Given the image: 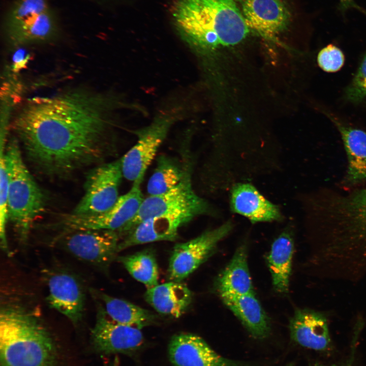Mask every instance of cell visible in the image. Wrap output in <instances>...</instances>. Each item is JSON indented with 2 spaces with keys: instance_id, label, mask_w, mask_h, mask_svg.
I'll list each match as a JSON object with an SVG mask.
<instances>
[{
  "instance_id": "1",
  "label": "cell",
  "mask_w": 366,
  "mask_h": 366,
  "mask_svg": "<svg viewBox=\"0 0 366 366\" xmlns=\"http://www.w3.org/2000/svg\"><path fill=\"white\" fill-rule=\"evenodd\" d=\"M108 106L106 97L85 88L35 98L16 114L12 130L38 172L65 177L106 155Z\"/></svg>"
},
{
  "instance_id": "2",
  "label": "cell",
  "mask_w": 366,
  "mask_h": 366,
  "mask_svg": "<svg viewBox=\"0 0 366 366\" xmlns=\"http://www.w3.org/2000/svg\"><path fill=\"white\" fill-rule=\"evenodd\" d=\"M316 207L322 258L343 268L366 266V189L326 195Z\"/></svg>"
},
{
  "instance_id": "3",
  "label": "cell",
  "mask_w": 366,
  "mask_h": 366,
  "mask_svg": "<svg viewBox=\"0 0 366 366\" xmlns=\"http://www.w3.org/2000/svg\"><path fill=\"white\" fill-rule=\"evenodd\" d=\"M173 17L184 38L202 48L235 45L249 32L234 0H178Z\"/></svg>"
},
{
  "instance_id": "4",
  "label": "cell",
  "mask_w": 366,
  "mask_h": 366,
  "mask_svg": "<svg viewBox=\"0 0 366 366\" xmlns=\"http://www.w3.org/2000/svg\"><path fill=\"white\" fill-rule=\"evenodd\" d=\"M52 339L32 311L15 303L0 311L1 366H56Z\"/></svg>"
},
{
  "instance_id": "5",
  "label": "cell",
  "mask_w": 366,
  "mask_h": 366,
  "mask_svg": "<svg viewBox=\"0 0 366 366\" xmlns=\"http://www.w3.org/2000/svg\"><path fill=\"white\" fill-rule=\"evenodd\" d=\"M5 155L9 181L8 218L19 239L25 242L36 219L44 210L45 196L23 161L17 139L10 140Z\"/></svg>"
},
{
  "instance_id": "6",
  "label": "cell",
  "mask_w": 366,
  "mask_h": 366,
  "mask_svg": "<svg viewBox=\"0 0 366 366\" xmlns=\"http://www.w3.org/2000/svg\"><path fill=\"white\" fill-rule=\"evenodd\" d=\"M210 207L207 202L195 192L192 182L191 166L186 164L180 181L168 191L144 198L135 216L117 232L126 236L141 222L163 215L189 214L196 217L207 214Z\"/></svg>"
},
{
  "instance_id": "7",
  "label": "cell",
  "mask_w": 366,
  "mask_h": 366,
  "mask_svg": "<svg viewBox=\"0 0 366 366\" xmlns=\"http://www.w3.org/2000/svg\"><path fill=\"white\" fill-rule=\"evenodd\" d=\"M135 181L130 190L120 196L114 205L107 211L94 215L65 216L56 224L60 230L59 236L80 230H109L118 231L136 215L143 199L140 185Z\"/></svg>"
},
{
  "instance_id": "8",
  "label": "cell",
  "mask_w": 366,
  "mask_h": 366,
  "mask_svg": "<svg viewBox=\"0 0 366 366\" xmlns=\"http://www.w3.org/2000/svg\"><path fill=\"white\" fill-rule=\"evenodd\" d=\"M123 177L120 159L93 169L86 177L84 194L72 214L94 215L109 210L119 197Z\"/></svg>"
},
{
  "instance_id": "9",
  "label": "cell",
  "mask_w": 366,
  "mask_h": 366,
  "mask_svg": "<svg viewBox=\"0 0 366 366\" xmlns=\"http://www.w3.org/2000/svg\"><path fill=\"white\" fill-rule=\"evenodd\" d=\"M232 227V223L228 221L193 239L175 245L169 262V280L181 282L189 277L211 255L218 243L229 233Z\"/></svg>"
},
{
  "instance_id": "10",
  "label": "cell",
  "mask_w": 366,
  "mask_h": 366,
  "mask_svg": "<svg viewBox=\"0 0 366 366\" xmlns=\"http://www.w3.org/2000/svg\"><path fill=\"white\" fill-rule=\"evenodd\" d=\"M62 247L77 259L105 268L118 253L120 237L116 231L80 230L58 236Z\"/></svg>"
},
{
  "instance_id": "11",
  "label": "cell",
  "mask_w": 366,
  "mask_h": 366,
  "mask_svg": "<svg viewBox=\"0 0 366 366\" xmlns=\"http://www.w3.org/2000/svg\"><path fill=\"white\" fill-rule=\"evenodd\" d=\"M171 118L161 117L138 131V140L120 159L124 178L142 181L145 172L155 158L171 125Z\"/></svg>"
},
{
  "instance_id": "12",
  "label": "cell",
  "mask_w": 366,
  "mask_h": 366,
  "mask_svg": "<svg viewBox=\"0 0 366 366\" xmlns=\"http://www.w3.org/2000/svg\"><path fill=\"white\" fill-rule=\"evenodd\" d=\"M92 338L96 349L103 354L130 353L138 350L143 343L140 329L116 322L98 305Z\"/></svg>"
},
{
  "instance_id": "13",
  "label": "cell",
  "mask_w": 366,
  "mask_h": 366,
  "mask_svg": "<svg viewBox=\"0 0 366 366\" xmlns=\"http://www.w3.org/2000/svg\"><path fill=\"white\" fill-rule=\"evenodd\" d=\"M168 355L174 366H249L222 356L203 339L191 333L173 336L168 345Z\"/></svg>"
},
{
  "instance_id": "14",
  "label": "cell",
  "mask_w": 366,
  "mask_h": 366,
  "mask_svg": "<svg viewBox=\"0 0 366 366\" xmlns=\"http://www.w3.org/2000/svg\"><path fill=\"white\" fill-rule=\"evenodd\" d=\"M49 307L67 317L73 323L81 320L84 311L85 296L78 278L65 271L51 273L47 279Z\"/></svg>"
},
{
  "instance_id": "15",
  "label": "cell",
  "mask_w": 366,
  "mask_h": 366,
  "mask_svg": "<svg viewBox=\"0 0 366 366\" xmlns=\"http://www.w3.org/2000/svg\"><path fill=\"white\" fill-rule=\"evenodd\" d=\"M242 15L249 28L272 38L286 28L290 11L283 0H241Z\"/></svg>"
},
{
  "instance_id": "16",
  "label": "cell",
  "mask_w": 366,
  "mask_h": 366,
  "mask_svg": "<svg viewBox=\"0 0 366 366\" xmlns=\"http://www.w3.org/2000/svg\"><path fill=\"white\" fill-rule=\"evenodd\" d=\"M195 217L189 214L163 215L137 225L120 241L118 252L129 247L157 241H173L179 228Z\"/></svg>"
},
{
  "instance_id": "17",
  "label": "cell",
  "mask_w": 366,
  "mask_h": 366,
  "mask_svg": "<svg viewBox=\"0 0 366 366\" xmlns=\"http://www.w3.org/2000/svg\"><path fill=\"white\" fill-rule=\"evenodd\" d=\"M337 128L348 158L344 178L347 186H354L366 179V132L346 124L332 114L324 111Z\"/></svg>"
},
{
  "instance_id": "18",
  "label": "cell",
  "mask_w": 366,
  "mask_h": 366,
  "mask_svg": "<svg viewBox=\"0 0 366 366\" xmlns=\"http://www.w3.org/2000/svg\"><path fill=\"white\" fill-rule=\"evenodd\" d=\"M289 328L292 340L307 348L324 350L330 343L327 320L320 312L309 309L296 310Z\"/></svg>"
},
{
  "instance_id": "19",
  "label": "cell",
  "mask_w": 366,
  "mask_h": 366,
  "mask_svg": "<svg viewBox=\"0 0 366 366\" xmlns=\"http://www.w3.org/2000/svg\"><path fill=\"white\" fill-rule=\"evenodd\" d=\"M230 207L232 211L247 217L253 223L278 221L282 218L279 208L247 183L238 184L233 187Z\"/></svg>"
},
{
  "instance_id": "20",
  "label": "cell",
  "mask_w": 366,
  "mask_h": 366,
  "mask_svg": "<svg viewBox=\"0 0 366 366\" xmlns=\"http://www.w3.org/2000/svg\"><path fill=\"white\" fill-rule=\"evenodd\" d=\"M144 297L158 313L174 318L182 316L192 300L191 291L186 285L171 281L147 289Z\"/></svg>"
},
{
  "instance_id": "21",
  "label": "cell",
  "mask_w": 366,
  "mask_h": 366,
  "mask_svg": "<svg viewBox=\"0 0 366 366\" xmlns=\"http://www.w3.org/2000/svg\"><path fill=\"white\" fill-rule=\"evenodd\" d=\"M224 303L255 338L264 339L270 332L268 318L254 293L221 295Z\"/></svg>"
},
{
  "instance_id": "22",
  "label": "cell",
  "mask_w": 366,
  "mask_h": 366,
  "mask_svg": "<svg viewBox=\"0 0 366 366\" xmlns=\"http://www.w3.org/2000/svg\"><path fill=\"white\" fill-rule=\"evenodd\" d=\"M5 28L8 40L15 45L50 41L57 32L55 18L50 10Z\"/></svg>"
},
{
  "instance_id": "23",
  "label": "cell",
  "mask_w": 366,
  "mask_h": 366,
  "mask_svg": "<svg viewBox=\"0 0 366 366\" xmlns=\"http://www.w3.org/2000/svg\"><path fill=\"white\" fill-rule=\"evenodd\" d=\"M217 287L221 295H242L254 293L245 245L237 249L232 260L220 274Z\"/></svg>"
},
{
  "instance_id": "24",
  "label": "cell",
  "mask_w": 366,
  "mask_h": 366,
  "mask_svg": "<svg viewBox=\"0 0 366 366\" xmlns=\"http://www.w3.org/2000/svg\"><path fill=\"white\" fill-rule=\"evenodd\" d=\"M293 249L292 238L287 232L280 234L271 245L267 260L273 286L278 292L288 291Z\"/></svg>"
},
{
  "instance_id": "25",
  "label": "cell",
  "mask_w": 366,
  "mask_h": 366,
  "mask_svg": "<svg viewBox=\"0 0 366 366\" xmlns=\"http://www.w3.org/2000/svg\"><path fill=\"white\" fill-rule=\"evenodd\" d=\"M91 292L103 302L102 307L107 315L116 322L141 329L154 323L156 319L154 313L126 300L94 289Z\"/></svg>"
},
{
  "instance_id": "26",
  "label": "cell",
  "mask_w": 366,
  "mask_h": 366,
  "mask_svg": "<svg viewBox=\"0 0 366 366\" xmlns=\"http://www.w3.org/2000/svg\"><path fill=\"white\" fill-rule=\"evenodd\" d=\"M120 262L131 276L147 289L159 284V268L155 253L146 249L133 254L118 257Z\"/></svg>"
},
{
  "instance_id": "27",
  "label": "cell",
  "mask_w": 366,
  "mask_h": 366,
  "mask_svg": "<svg viewBox=\"0 0 366 366\" xmlns=\"http://www.w3.org/2000/svg\"><path fill=\"white\" fill-rule=\"evenodd\" d=\"M186 164L166 156L158 159L154 172L149 178L147 191L149 196L162 194L176 186L182 178Z\"/></svg>"
},
{
  "instance_id": "28",
  "label": "cell",
  "mask_w": 366,
  "mask_h": 366,
  "mask_svg": "<svg viewBox=\"0 0 366 366\" xmlns=\"http://www.w3.org/2000/svg\"><path fill=\"white\" fill-rule=\"evenodd\" d=\"M49 10L48 0H17L7 14L5 27L16 25Z\"/></svg>"
},
{
  "instance_id": "29",
  "label": "cell",
  "mask_w": 366,
  "mask_h": 366,
  "mask_svg": "<svg viewBox=\"0 0 366 366\" xmlns=\"http://www.w3.org/2000/svg\"><path fill=\"white\" fill-rule=\"evenodd\" d=\"M345 95L346 99L353 103H359L366 99V52Z\"/></svg>"
},
{
  "instance_id": "30",
  "label": "cell",
  "mask_w": 366,
  "mask_h": 366,
  "mask_svg": "<svg viewBox=\"0 0 366 366\" xmlns=\"http://www.w3.org/2000/svg\"><path fill=\"white\" fill-rule=\"evenodd\" d=\"M345 56L342 50L332 44L323 48L317 55V63L320 68L328 73L336 72L344 64Z\"/></svg>"
},
{
  "instance_id": "31",
  "label": "cell",
  "mask_w": 366,
  "mask_h": 366,
  "mask_svg": "<svg viewBox=\"0 0 366 366\" xmlns=\"http://www.w3.org/2000/svg\"><path fill=\"white\" fill-rule=\"evenodd\" d=\"M339 8L342 12L352 8L366 14L365 11L359 7L354 0H340Z\"/></svg>"
},
{
  "instance_id": "32",
  "label": "cell",
  "mask_w": 366,
  "mask_h": 366,
  "mask_svg": "<svg viewBox=\"0 0 366 366\" xmlns=\"http://www.w3.org/2000/svg\"><path fill=\"white\" fill-rule=\"evenodd\" d=\"M331 366H335V365H331Z\"/></svg>"
}]
</instances>
